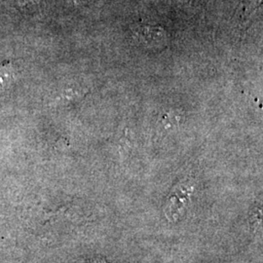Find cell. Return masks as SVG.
<instances>
[{"mask_svg": "<svg viewBox=\"0 0 263 263\" xmlns=\"http://www.w3.org/2000/svg\"><path fill=\"white\" fill-rule=\"evenodd\" d=\"M137 37L144 46L147 48H160L165 45L166 33L165 30L159 27H141Z\"/></svg>", "mask_w": 263, "mask_h": 263, "instance_id": "6da1fadb", "label": "cell"}, {"mask_svg": "<svg viewBox=\"0 0 263 263\" xmlns=\"http://www.w3.org/2000/svg\"><path fill=\"white\" fill-rule=\"evenodd\" d=\"M179 121H180V118L179 116L177 114H173L171 112L165 114L164 119H163V123H166V125H169V124L175 125L177 123H179Z\"/></svg>", "mask_w": 263, "mask_h": 263, "instance_id": "7a4b0ae2", "label": "cell"}]
</instances>
